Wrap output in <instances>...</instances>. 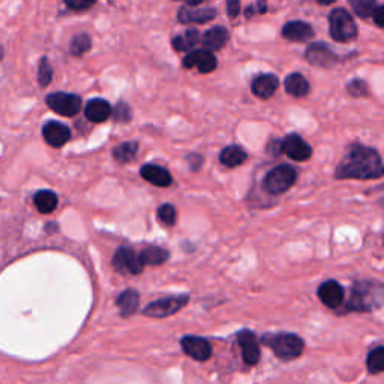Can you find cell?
Masks as SVG:
<instances>
[{
  "mask_svg": "<svg viewBox=\"0 0 384 384\" xmlns=\"http://www.w3.org/2000/svg\"><path fill=\"white\" fill-rule=\"evenodd\" d=\"M383 175L384 167L380 153L363 144H351L335 170L336 179L371 180L380 179Z\"/></svg>",
  "mask_w": 384,
  "mask_h": 384,
  "instance_id": "1",
  "label": "cell"
},
{
  "mask_svg": "<svg viewBox=\"0 0 384 384\" xmlns=\"http://www.w3.org/2000/svg\"><path fill=\"white\" fill-rule=\"evenodd\" d=\"M384 290L380 282L374 281H359L356 282L350 300L347 302L345 313H371L380 309L383 305Z\"/></svg>",
  "mask_w": 384,
  "mask_h": 384,
  "instance_id": "2",
  "label": "cell"
},
{
  "mask_svg": "<svg viewBox=\"0 0 384 384\" xmlns=\"http://www.w3.org/2000/svg\"><path fill=\"white\" fill-rule=\"evenodd\" d=\"M263 344H266L282 360L297 359L305 349L304 340L295 333H269L263 336Z\"/></svg>",
  "mask_w": 384,
  "mask_h": 384,
  "instance_id": "3",
  "label": "cell"
},
{
  "mask_svg": "<svg viewBox=\"0 0 384 384\" xmlns=\"http://www.w3.org/2000/svg\"><path fill=\"white\" fill-rule=\"evenodd\" d=\"M297 180V170L291 166H278L272 168L263 180V188L272 195H279L287 192Z\"/></svg>",
  "mask_w": 384,
  "mask_h": 384,
  "instance_id": "4",
  "label": "cell"
},
{
  "mask_svg": "<svg viewBox=\"0 0 384 384\" xmlns=\"http://www.w3.org/2000/svg\"><path fill=\"white\" fill-rule=\"evenodd\" d=\"M331 23V36L336 42H350L358 36V26L353 17L344 8L333 9L329 17Z\"/></svg>",
  "mask_w": 384,
  "mask_h": 384,
  "instance_id": "5",
  "label": "cell"
},
{
  "mask_svg": "<svg viewBox=\"0 0 384 384\" xmlns=\"http://www.w3.org/2000/svg\"><path fill=\"white\" fill-rule=\"evenodd\" d=\"M189 302L188 295H176V296H168L162 297L152 302L148 306L143 309V314L146 317L152 318H166L170 315H175L177 311H180Z\"/></svg>",
  "mask_w": 384,
  "mask_h": 384,
  "instance_id": "6",
  "label": "cell"
},
{
  "mask_svg": "<svg viewBox=\"0 0 384 384\" xmlns=\"http://www.w3.org/2000/svg\"><path fill=\"white\" fill-rule=\"evenodd\" d=\"M47 105L54 113L72 117L78 114V112L81 110V98L74 94L56 92L47 96Z\"/></svg>",
  "mask_w": 384,
  "mask_h": 384,
  "instance_id": "7",
  "label": "cell"
},
{
  "mask_svg": "<svg viewBox=\"0 0 384 384\" xmlns=\"http://www.w3.org/2000/svg\"><path fill=\"white\" fill-rule=\"evenodd\" d=\"M113 268L117 272L126 273V275H140L144 269L139 255L126 246H122L116 251L113 257Z\"/></svg>",
  "mask_w": 384,
  "mask_h": 384,
  "instance_id": "8",
  "label": "cell"
},
{
  "mask_svg": "<svg viewBox=\"0 0 384 384\" xmlns=\"http://www.w3.org/2000/svg\"><path fill=\"white\" fill-rule=\"evenodd\" d=\"M281 148L282 153H286L293 161L302 162L308 161L313 157V148L297 134H290L288 137H286V139L281 141Z\"/></svg>",
  "mask_w": 384,
  "mask_h": 384,
  "instance_id": "9",
  "label": "cell"
},
{
  "mask_svg": "<svg viewBox=\"0 0 384 384\" xmlns=\"http://www.w3.org/2000/svg\"><path fill=\"white\" fill-rule=\"evenodd\" d=\"M305 58L311 63V65L320 67V68H331V67L336 65V62H338L336 54L324 42L311 44L306 49Z\"/></svg>",
  "mask_w": 384,
  "mask_h": 384,
  "instance_id": "10",
  "label": "cell"
},
{
  "mask_svg": "<svg viewBox=\"0 0 384 384\" xmlns=\"http://www.w3.org/2000/svg\"><path fill=\"white\" fill-rule=\"evenodd\" d=\"M184 351L197 362H206L212 356V345L204 338L200 336H185L180 341Z\"/></svg>",
  "mask_w": 384,
  "mask_h": 384,
  "instance_id": "11",
  "label": "cell"
},
{
  "mask_svg": "<svg viewBox=\"0 0 384 384\" xmlns=\"http://www.w3.org/2000/svg\"><path fill=\"white\" fill-rule=\"evenodd\" d=\"M185 68H197L201 74H209L216 69L218 62L215 54L210 50H192L188 56L184 59Z\"/></svg>",
  "mask_w": 384,
  "mask_h": 384,
  "instance_id": "12",
  "label": "cell"
},
{
  "mask_svg": "<svg viewBox=\"0 0 384 384\" xmlns=\"http://www.w3.org/2000/svg\"><path fill=\"white\" fill-rule=\"evenodd\" d=\"M237 342H239L242 349L245 363L250 365V367L257 365L260 360V344L257 336L251 331H248V329H245V331H241L237 333Z\"/></svg>",
  "mask_w": 384,
  "mask_h": 384,
  "instance_id": "13",
  "label": "cell"
},
{
  "mask_svg": "<svg viewBox=\"0 0 384 384\" xmlns=\"http://www.w3.org/2000/svg\"><path fill=\"white\" fill-rule=\"evenodd\" d=\"M318 299L322 300V304H324V306L331 309H338L344 302V288L338 281H324L323 284L318 287Z\"/></svg>",
  "mask_w": 384,
  "mask_h": 384,
  "instance_id": "14",
  "label": "cell"
},
{
  "mask_svg": "<svg viewBox=\"0 0 384 384\" xmlns=\"http://www.w3.org/2000/svg\"><path fill=\"white\" fill-rule=\"evenodd\" d=\"M44 140L50 144L51 148H62L63 144H67L71 139V131L67 125L60 122L51 121L47 122L42 128Z\"/></svg>",
  "mask_w": 384,
  "mask_h": 384,
  "instance_id": "15",
  "label": "cell"
},
{
  "mask_svg": "<svg viewBox=\"0 0 384 384\" xmlns=\"http://www.w3.org/2000/svg\"><path fill=\"white\" fill-rule=\"evenodd\" d=\"M140 175L144 180H148L149 184L159 188H167L173 184L170 171L164 167L155 166V164H146V166H143L140 170Z\"/></svg>",
  "mask_w": 384,
  "mask_h": 384,
  "instance_id": "16",
  "label": "cell"
},
{
  "mask_svg": "<svg viewBox=\"0 0 384 384\" xmlns=\"http://www.w3.org/2000/svg\"><path fill=\"white\" fill-rule=\"evenodd\" d=\"M216 17V11L212 8H206V9H195L192 6H184L179 9L177 18L180 23L189 24V23H207L212 21Z\"/></svg>",
  "mask_w": 384,
  "mask_h": 384,
  "instance_id": "17",
  "label": "cell"
},
{
  "mask_svg": "<svg viewBox=\"0 0 384 384\" xmlns=\"http://www.w3.org/2000/svg\"><path fill=\"white\" fill-rule=\"evenodd\" d=\"M278 86H279V81H278L277 76L261 74L252 80L251 89L255 96H259L261 99H269L273 96V94L277 92Z\"/></svg>",
  "mask_w": 384,
  "mask_h": 384,
  "instance_id": "18",
  "label": "cell"
},
{
  "mask_svg": "<svg viewBox=\"0 0 384 384\" xmlns=\"http://www.w3.org/2000/svg\"><path fill=\"white\" fill-rule=\"evenodd\" d=\"M282 35L288 41L305 42L314 38V29L305 21H290L282 29Z\"/></svg>",
  "mask_w": 384,
  "mask_h": 384,
  "instance_id": "19",
  "label": "cell"
},
{
  "mask_svg": "<svg viewBox=\"0 0 384 384\" xmlns=\"http://www.w3.org/2000/svg\"><path fill=\"white\" fill-rule=\"evenodd\" d=\"M85 114L90 122L103 123L110 116H112V107H110V104L105 99L96 98V99L89 101L85 108Z\"/></svg>",
  "mask_w": 384,
  "mask_h": 384,
  "instance_id": "20",
  "label": "cell"
},
{
  "mask_svg": "<svg viewBox=\"0 0 384 384\" xmlns=\"http://www.w3.org/2000/svg\"><path fill=\"white\" fill-rule=\"evenodd\" d=\"M117 308H119V314H121L123 318L131 317L137 313V309L140 306V295L139 291L135 290H125L121 296L116 300Z\"/></svg>",
  "mask_w": 384,
  "mask_h": 384,
  "instance_id": "21",
  "label": "cell"
},
{
  "mask_svg": "<svg viewBox=\"0 0 384 384\" xmlns=\"http://www.w3.org/2000/svg\"><path fill=\"white\" fill-rule=\"evenodd\" d=\"M228 40H230V33H228V30L225 29V27L216 26V27H212V29L207 30L203 35L201 42H203L206 50L213 51V50H221L224 45L228 42Z\"/></svg>",
  "mask_w": 384,
  "mask_h": 384,
  "instance_id": "22",
  "label": "cell"
},
{
  "mask_svg": "<svg viewBox=\"0 0 384 384\" xmlns=\"http://www.w3.org/2000/svg\"><path fill=\"white\" fill-rule=\"evenodd\" d=\"M246 158H248V155H246V152L241 148V146H236V144L228 146V148H225L221 152V155H219V161H221L222 166L228 168L242 166V164L246 161Z\"/></svg>",
  "mask_w": 384,
  "mask_h": 384,
  "instance_id": "23",
  "label": "cell"
},
{
  "mask_svg": "<svg viewBox=\"0 0 384 384\" xmlns=\"http://www.w3.org/2000/svg\"><path fill=\"white\" fill-rule=\"evenodd\" d=\"M143 266H161L170 257V252L161 246H148L139 255Z\"/></svg>",
  "mask_w": 384,
  "mask_h": 384,
  "instance_id": "24",
  "label": "cell"
},
{
  "mask_svg": "<svg viewBox=\"0 0 384 384\" xmlns=\"http://www.w3.org/2000/svg\"><path fill=\"white\" fill-rule=\"evenodd\" d=\"M33 201L36 209H38L41 213H51L59 204L58 195L50 189H42L40 192H36Z\"/></svg>",
  "mask_w": 384,
  "mask_h": 384,
  "instance_id": "25",
  "label": "cell"
},
{
  "mask_svg": "<svg viewBox=\"0 0 384 384\" xmlns=\"http://www.w3.org/2000/svg\"><path fill=\"white\" fill-rule=\"evenodd\" d=\"M286 90L287 94L296 96V98H302L308 95L309 92V83L308 80L302 76V74H291L286 78Z\"/></svg>",
  "mask_w": 384,
  "mask_h": 384,
  "instance_id": "26",
  "label": "cell"
},
{
  "mask_svg": "<svg viewBox=\"0 0 384 384\" xmlns=\"http://www.w3.org/2000/svg\"><path fill=\"white\" fill-rule=\"evenodd\" d=\"M200 40V32L197 29H188L184 35H179L173 40V47L176 51H188L194 49Z\"/></svg>",
  "mask_w": 384,
  "mask_h": 384,
  "instance_id": "27",
  "label": "cell"
},
{
  "mask_svg": "<svg viewBox=\"0 0 384 384\" xmlns=\"http://www.w3.org/2000/svg\"><path fill=\"white\" fill-rule=\"evenodd\" d=\"M137 152H139V144L135 141H128L116 146L113 150V157L117 162L126 164L137 157Z\"/></svg>",
  "mask_w": 384,
  "mask_h": 384,
  "instance_id": "28",
  "label": "cell"
},
{
  "mask_svg": "<svg viewBox=\"0 0 384 384\" xmlns=\"http://www.w3.org/2000/svg\"><path fill=\"white\" fill-rule=\"evenodd\" d=\"M367 367L369 374L372 376H378L384 371V347L378 345L376 349L371 350L367 359Z\"/></svg>",
  "mask_w": 384,
  "mask_h": 384,
  "instance_id": "29",
  "label": "cell"
},
{
  "mask_svg": "<svg viewBox=\"0 0 384 384\" xmlns=\"http://www.w3.org/2000/svg\"><path fill=\"white\" fill-rule=\"evenodd\" d=\"M350 5L353 8V11L359 17L369 18L376 12V9L380 3L377 0H350Z\"/></svg>",
  "mask_w": 384,
  "mask_h": 384,
  "instance_id": "30",
  "label": "cell"
},
{
  "mask_svg": "<svg viewBox=\"0 0 384 384\" xmlns=\"http://www.w3.org/2000/svg\"><path fill=\"white\" fill-rule=\"evenodd\" d=\"M92 47V41H90L89 36L86 33H80L77 36H74L71 41V53L74 54V56H81V54H85Z\"/></svg>",
  "mask_w": 384,
  "mask_h": 384,
  "instance_id": "31",
  "label": "cell"
},
{
  "mask_svg": "<svg viewBox=\"0 0 384 384\" xmlns=\"http://www.w3.org/2000/svg\"><path fill=\"white\" fill-rule=\"evenodd\" d=\"M158 219L164 225H175L176 219H177V212L175 206L171 204H162L158 209Z\"/></svg>",
  "mask_w": 384,
  "mask_h": 384,
  "instance_id": "32",
  "label": "cell"
},
{
  "mask_svg": "<svg viewBox=\"0 0 384 384\" xmlns=\"http://www.w3.org/2000/svg\"><path fill=\"white\" fill-rule=\"evenodd\" d=\"M51 78H53V68L50 65V62L44 58L40 62V69H38V81H40V85L42 87L49 86Z\"/></svg>",
  "mask_w": 384,
  "mask_h": 384,
  "instance_id": "33",
  "label": "cell"
},
{
  "mask_svg": "<svg viewBox=\"0 0 384 384\" xmlns=\"http://www.w3.org/2000/svg\"><path fill=\"white\" fill-rule=\"evenodd\" d=\"M347 90H349V92L356 98L365 96L368 94L367 83H365V81H362V80H353L351 83L347 85Z\"/></svg>",
  "mask_w": 384,
  "mask_h": 384,
  "instance_id": "34",
  "label": "cell"
},
{
  "mask_svg": "<svg viewBox=\"0 0 384 384\" xmlns=\"http://www.w3.org/2000/svg\"><path fill=\"white\" fill-rule=\"evenodd\" d=\"M114 119L117 122H128L131 119V110L126 104L119 103L114 110Z\"/></svg>",
  "mask_w": 384,
  "mask_h": 384,
  "instance_id": "35",
  "label": "cell"
},
{
  "mask_svg": "<svg viewBox=\"0 0 384 384\" xmlns=\"http://www.w3.org/2000/svg\"><path fill=\"white\" fill-rule=\"evenodd\" d=\"M65 3L74 11H85V9L92 8L96 3V0H65Z\"/></svg>",
  "mask_w": 384,
  "mask_h": 384,
  "instance_id": "36",
  "label": "cell"
},
{
  "mask_svg": "<svg viewBox=\"0 0 384 384\" xmlns=\"http://www.w3.org/2000/svg\"><path fill=\"white\" fill-rule=\"evenodd\" d=\"M227 12L232 18L241 14V0H227Z\"/></svg>",
  "mask_w": 384,
  "mask_h": 384,
  "instance_id": "37",
  "label": "cell"
},
{
  "mask_svg": "<svg viewBox=\"0 0 384 384\" xmlns=\"http://www.w3.org/2000/svg\"><path fill=\"white\" fill-rule=\"evenodd\" d=\"M383 15H384V8H383V5H378V8L376 9V12H374V18H376V24H377L378 27H383V26H384Z\"/></svg>",
  "mask_w": 384,
  "mask_h": 384,
  "instance_id": "38",
  "label": "cell"
},
{
  "mask_svg": "<svg viewBox=\"0 0 384 384\" xmlns=\"http://www.w3.org/2000/svg\"><path fill=\"white\" fill-rule=\"evenodd\" d=\"M269 152L273 155V157H279L282 153V148H281V141H273L269 146Z\"/></svg>",
  "mask_w": 384,
  "mask_h": 384,
  "instance_id": "39",
  "label": "cell"
},
{
  "mask_svg": "<svg viewBox=\"0 0 384 384\" xmlns=\"http://www.w3.org/2000/svg\"><path fill=\"white\" fill-rule=\"evenodd\" d=\"M257 9H259V14H266L268 12V0H259Z\"/></svg>",
  "mask_w": 384,
  "mask_h": 384,
  "instance_id": "40",
  "label": "cell"
},
{
  "mask_svg": "<svg viewBox=\"0 0 384 384\" xmlns=\"http://www.w3.org/2000/svg\"><path fill=\"white\" fill-rule=\"evenodd\" d=\"M182 2H185V3L191 5V6H197V5H200V3H203L204 0H182Z\"/></svg>",
  "mask_w": 384,
  "mask_h": 384,
  "instance_id": "41",
  "label": "cell"
},
{
  "mask_svg": "<svg viewBox=\"0 0 384 384\" xmlns=\"http://www.w3.org/2000/svg\"><path fill=\"white\" fill-rule=\"evenodd\" d=\"M246 18H251V15H254V8L252 6H248L246 8Z\"/></svg>",
  "mask_w": 384,
  "mask_h": 384,
  "instance_id": "42",
  "label": "cell"
},
{
  "mask_svg": "<svg viewBox=\"0 0 384 384\" xmlns=\"http://www.w3.org/2000/svg\"><path fill=\"white\" fill-rule=\"evenodd\" d=\"M317 2L320 5H332L333 2H336V0H317Z\"/></svg>",
  "mask_w": 384,
  "mask_h": 384,
  "instance_id": "43",
  "label": "cell"
},
{
  "mask_svg": "<svg viewBox=\"0 0 384 384\" xmlns=\"http://www.w3.org/2000/svg\"><path fill=\"white\" fill-rule=\"evenodd\" d=\"M3 54H5V51H3V49H2V47H0V60H2V58H3Z\"/></svg>",
  "mask_w": 384,
  "mask_h": 384,
  "instance_id": "44",
  "label": "cell"
}]
</instances>
